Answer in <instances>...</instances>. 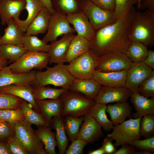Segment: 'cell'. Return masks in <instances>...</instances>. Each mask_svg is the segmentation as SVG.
<instances>
[{
	"label": "cell",
	"instance_id": "1",
	"mask_svg": "<svg viewBox=\"0 0 154 154\" xmlns=\"http://www.w3.org/2000/svg\"><path fill=\"white\" fill-rule=\"evenodd\" d=\"M134 10L96 30L90 50L98 57L110 53H125L131 42L130 34Z\"/></svg>",
	"mask_w": 154,
	"mask_h": 154
},
{
	"label": "cell",
	"instance_id": "2",
	"mask_svg": "<svg viewBox=\"0 0 154 154\" xmlns=\"http://www.w3.org/2000/svg\"><path fill=\"white\" fill-rule=\"evenodd\" d=\"M130 38L147 47L154 45V12L146 10L133 12Z\"/></svg>",
	"mask_w": 154,
	"mask_h": 154
},
{
	"label": "cell",
	"instance_id": "3",
	"mask_svg": "<svg viewBox=\"0 0 154 154\" xmlns=\"http://www.w3.org/2000/svg\"><path fill=\"white\" fill-rule=\"evenodd\" d=\"M74 78L68 71L67 65L57 64L48 66L44 71H36L32 85L34 88L52 85L68 90Z\"/></svg>",
	"mask_w": 154,
	"mask_h": 154
},
{
	"label": "cell",
	"instance_id": "4",
	"mask_svg": "<svg viewBox=\"0 0 154 154\" xmlns=\"http://www.w3.org/2000/svg\"><path fill=\"white\" fill-rule=\"evenodd\" d=\"M59 98L63 104L62 116L68 115L84 116L95 103L94 100L87 98L82 94L68 90L64 92Z\"/></svg>",
	"mask_w": 154,
	"mask_h": 154
},
{
	"label": "cell",
	"instance_id": "5",
	"mask_svg": "<svg viewBox=\"0 0 154 154\" xmlns=\"http://www.w3.org/2000/svg\"><path fill=\"white\" fill-rule=\"evenodd\" d=\"M141 118H130L114 125L112 132L107 136L115 141L114 144L116 147L124 144L130 145L133 141L140 139V123Z\"/></svg>",
	"mask_w": 154,
	"mask_h": 154
},
{
	"label": "cell",
	"instance_id": "6",
	"mask_svg": "<svg viewBox=\"0 0 154 154\" xmlns=\"http://www.w3.org/2000/svg\"><path fill=\"white\" fill-rule=\"evenodd\" d=\"M49 59L48 52L27 51L8 66L16 73H27L34 68L41 71L48 67Z\"/></svg>",
	"mask_w": 154,
	"mask_h": 154
},
{
	"label": "cell",
	"instance_id": "7",
	"mask_svg": "<svg viewBox=\"0 0 154 154\" xmlns=\"http://www.w3.org/2000/svg\"><path fill=\"white\" fill-rule=\"evenodd\" d=\"M16 136L26 148L29 154H46L42 142L37 137L31 125L21 119L14 125Z\"/></svg>",
	"mask_w": 154,
	"mask_h": 154
},
{
	"label": "cell",
	"instance_id": "8",
	"mask_svg": "<svg viewBox=\"0 0 154 154\" xmlns=\"http://www.w3.org/2000/svg\"><path fill=\"white\" fill-rule=\"evenodd\" d=\"M98 59L99 57L90 50L72 60L67 65V68L75 78H92Z\"/></svg>",
	"mask_w": 154,
	"mask_h": 154
},
{
	"label": "cell",
	"instance_id": "9",
	"mask_svg": "<svg viewBox=\"0 0 154 154\" xmlns=\"http://www.w3.org/2000/svg\"><path fill=\"white\" fill-rule=\"evenodd\" d=\"M80 8L95 31L113 23L117 19L114 12L103 9L88 0L80 1Z\"/></svg>",
	"mask_w": 154,
	"mask_h": 154
},
{
	"label": "cell",
	"instance_id": "10",
	"mask_svg": "<svg viewBox=\"0 0 154 154\" xmlns=\"http://www.w3.org/2000/svg\"><path fill=\"white\" fill-rule=\"evenodd\" d=\"M75 32L74 28L71 26L66 15L55 11L51 15L47 33L42 40L47 43L56 40L59 36Z\"/></svg>",
	"mask_w": 154,
	"mask_h": 154
},
{
	"label": "cell",
	"instance_id": "11",
	"mask_svg": "<svg viewBox=\"0 0 154 154\" xmlns=\"http://www.w3.org/2000/svg\"><path fill=\"white\" fill-rule=\"evenodd\" d=\"M133 62L124 53H110L99 57L96 70L102 72L128 70Z\"/></svg>",
	"mask_w": 154,
	"mask_h": 154
},
{
	"label": "cell",
	"instance_id": "12",
	"mask_svg": "<svg viewBox=\"0 0 154 154\" xmlns=\"http://www.w3.org/2000/svg\"><path fill=\"white\" fill-rule=\"evenodd\" d=\"M153 71L143 62L133 63L127 70L125 87L132 92L139 93V86L151 75Z\"/></svg>",
	"mask_w": 154,
	"mask_h": 154
},
{
	"label": "cell",
	"instance_id": "13",
	"mask_svg": "<svg viewBox=\"0 0 154 154\" xmlns=\"http://www.w3.org/2000/svg\"><path fill=\"white\" fill-rule=\"evenodd\" d=\"M132 93L125 87L113 88L102 86L94 99L96 103L106 105L111 103L126 102Z\"/></svg>",
	"mask_w": 154,
	"mask_h": 154
},
{
	"label": "cell",
	"instance_id": "14",
	"mask_svg": "<svg viewBox=\"0 0 154 154\" xmlns=\"http://www.w3.org/2000/svg\"><path fill=\"white\" fill-rule=\"evenodd\" d=\"M36 71L16 73L13 72L7 66L0 71V87L11 84L31 85L35 79Z\"/></svg>",
	"mask_w": 154,
	"mask_h": 154
},
{
	"label": "cell",
	"instance_id": "15",
	"mask_svg": "<svg viewBox=\"0 0 154 154\" xmlns=\"http://www.w3.org/2000/svg\"><path fill=\"white\" fill-rule=\"evenodd\" d=\"M75 35L74 33L65 35L59 40L51 42L48 52L50 58L49 64H64L66 62L69 46Z\"/></svg>",
	"mask_w": 154,
	"mask_h": 154
},
{
	"label": "cell",
	"instance_id": "16",
	"mask_svg": "<svg viewBox=\"0 0 154 154\" xmlns=\"http://www.w3.org/2000/svg\"><path fill=\"white\" fill-rule=\"evenodd\" d=\"M84 117V122L80 127L78 139L93 144L104 136L102 128L89 115L86 114Z\"/></svg>",
	"mask_w": 154,
	"mask_h": 154
},
{
	"label": "cell",
	"instance_id": "17",
	"mask_svg": "<svg viewBox=\"0 0 154 154\" xmlns=\"http://www.w3.org/2000/svg\"><path fill=\"white\" fill-rule=\"evenodd\" d=\"M66 16L69 23L73 26L77 35L92 42L95 30L84 13L81 11Z\"/></svg>",
	"mask_w": 154,
	"mask_h": 154
},
{
	"label": "cell",
	"instance_id": "18",
	"mask_svg": "<svg viewBox=\"0 0 154 154\" xmlns=\"http://www.w3.org/2000/svg\"><path fill=\"white\" fill-rule=\"evenodd\" d=\"M26 3L25 0H0L1 24H7L12 19H20L19 16L25 9Z\"/></svg>",
	"mask_w": 154,
	"mask_h": 154
},
{
	"label": "cell",
	"instance_id": "19",
	"mask_svg": "<svg viewBox=\"0 0 154 154\" xmlns=\"http://www.w3.org/2000/svg\"><path fill=\"white\" fill-rule=\"evenodd\" d=\"M34 91V88L31 85L11 84L0 87V93L11 94L19 97L28 102L35 111L41 114L35 98Z\"/></svg>",
	"mask_w": 154,
	"mask_h": 154
},
{
	"label": "cell",
	"instance_id": "20",
	"mask_svg": "<svg viewBox=\"0 0 154 154\" xmlns=\"http://www.w3.org/2000/svg\"><path fill=\"white\" fill-rule=\"evenodd\" d=\"M127 70L118 72H102L96 70L92 78L102 86L113 88L125 87Z\"/></svg>",
	"mask_w": 154,
	"mask_h": 154
},
{
	"label": "cell",
	"instance_id": "21",
	"mask_svg": "<svg viewBox=\"0 0 154 154\" xmlns=\"http://www.w3.org/2000/svg\"><path fill=\"white\" fill-rule=\"evenodd\" d=\"M36 101L46 125L50 127L52 118L62 115L63 109L62 102L60 98Z\"/></svg>",
	"mask_w": 154,
	"mask_h": 154
},
{
	"label": "cell",
	"instance_id": "22",
	"mask_svg": "<svg viewBox=\"0 0 154 154\" xmlns=\"http://www.w3.org/2000/svg\"><path fill=\"white\" fill-rule=\"evenodd\" d=\"M101 86L92 78L85 79L75 78L68 90L80 93L87 98L94 100Z\"/></svg>",
	"mask_w": 154,
	"mask_h": 154
},
{
	"label": "cell",
	"instance_id": "23",
	"mask_svg": "<svg viewBox=\"0 0 154 154\" xmlns=\"http://www.w3.org/2000/svg\"><path fill=\"white\" fill-rule=\"evenodd\" d=\"M130 100L136 112L134 118L148 114H154V98H147L135 92H132Z\"/></svg>",
	"mask_w": 154,
	"mask_h": 154
},
{
	"label": "cell",
	"instance_id": "24",
	"mask_svg": "<svg viewBox=\"0 0 154 154\" xmlns=\"http://www.w3.org/2000/svg\"><path fill=\"white\" fill-rule=\"evenodd\" d=\"M91 42L77 35L72 40L66 57V62L68 64L72 60L90 50Z\"/></svg>",
	"mask_w": 154,
	"mask_h": 154
},
{
	"label": "cell",
	"instance_id": "25",
	"mask_svg": "<svg viewBox=\"0 0 154 154\" xmlns=\"http://www.w3.org/2000/svg\"><path fill=\"white\" fill-rule=\"evenodd\" d=\"M52 14L46 8L41 10L29 25L24 35H36L46 33Z\"/></svg>",
	"mask_w": 154,
	"mask_h": 154
},
{
	"label": "cell",
	"instance_id": "26",
	"mask_svg": "<svg viewBox=\"0 0 154 154\" xmlns=\"http://www.w3.org/2000/svg\"><path fill=\"white\" fill-rule=\"evenodd\" d=\"M132 107L126 102H117L107 106L106 112L110 117L114 125L119 124L131 116Z\"/></svg>",
	"mask_w": 154,
	"mask_h": 154
},
{
	"label": "cell",
	"instance_id": "27",
	"mask_svg": "<svg viewBox=\"0 0 154 154\" xmlns=\"http://www.w3.org/2000/svg\"><path fill=\"white\" fill-rule=\"evenodd\" d=\"M25 9L27 11L28 15L25 20L20 19L14 21L20 30L25 33L29 25L37 15L40 12L46 8L40 0H25Z\"/></svg>",
	"mask_w": 154,
	"mask_h": 154
},
{
	"label": "cell",
	"instance_id": "28",
	"mask_svg": "<svg viewBox=\"0 0 154 154\" xmlns=\"http://www.w3.org/2000/svg\"><path fill=\"white\" fill-rule=\"evenodd\" d=\"M7 25L4 34L0 38V45L10 44L22 46L21 40L24 33L20 30L13 19Z\"/></svg>",
	"mask_w": 154,
	"mask_h": 154
},
{
	"label": "cell",
	"instance_id": "29",
	"mask_svg": "<svg viewBox=\"0 0 154 154\" xmlns=\"http://www.w3.org/2000/svg\"><path fill=\"white\" fill-rule=\"evenodd\" d=\"M38 127V129L35 130V134L43 144L47 154H56L55 148L57 144L55 133L52 132L50 127L47 126Z\"/></svg>",
	"mask_w": 154,
	"mask_h": 154
},
{
	"label": "cell",
	"instance_id": "30",
	"mask_svg": "<svg viewBox=\"0 0 154 154\" xmlns=\"http://www.w3.org/2000/svg\"><path fill=\"white\" fill-rule=\"evenodd\" d=\"M62 116L60 115L53 117L52 122L55 130V137L60 154H65L69 140L66 134Z\"/></svg>",
	"mask_w": 154,
	"mask_h": 154
},
{
	"label": "cell",
	"instance_id": "31",
	"mask_svg": "<svg viewBox=\"0 0 154 154\" xmlns=\"http://www.w3.org/2000/svg\"><path fill=\"white\" fill-rule=\"evenodd\" d=\"M106 104L95 103L87 114L93 117L105 131L112 130L114 125L108 117Z\"/></svg>",
	"mask_w": 154,
	"mask_h": 154
},
{
	"label": "cell",
	"instance_id": "32",
	"mask_svg": "<svg viewBox=\"0 0 154 154\" xmlns=\"http://www.w3.org/2000/svg\"><path fill=\"white\" fill-rule=\"evenodd\" d=\"M19 108L21 110L25 119L30 124L38 127L47 126L42 114L35 111L30 104L22 99L20 102Z\"/></svg>",
	"mask_w": 154,
	"mask_h": 154
},
{
	"label": "cell",
	"instance_id": "33",
	"mask_svg": "<svg viewBox=\"0 0 154 154\" xmlns=\"http://www.w3.org/2000/svg\"><path fill=\"white\" fill-rule=\"evenodd\" d=\"M63 119L66 132L71 142L77 139L80 127L84 120V116L66 115Z\"/></svg>",
	"mask_w": 154,
	"mask_h": 154
},
{
	"label": "cell",
	"instance_id": "34",
	"mask_svg": "<svg viewBox=\"0 0 154 154\" xmlns=\"http://www.w3.org/2000/svg\"><path fill=\"white\" fill-rule=\"evenodd\" d=\"M22 46L27 51L48 52L50 44L39 39L35 35H23L21 40Z\"/></svg>",
	"mask_w": 154,
	"mask_h": 154
},
{
	"label": "cell",
	"instance_id": "35",
	"mask_svg": "<svg viewBox=\"0 0 154 154\" xmlns=\"http://www.w3.org/2000/svg\"><path fill=\"white\" fill-rule=\"evenodd\" d=\"M149 50L148 47L143 44L132 42L125 54L132 62H143L146 58Z\"/></svg>",
	"mask_w": 154,
	"mask_h": 154
},
{
	"label": "cell",
	"instance_id": "36",
	"mask_svg": "<svg viewBox=\"0 0 154 154\" xmlns=\"http://www.w3.org/2000/svg\"><path fill=\"white\" fill-rule=\"evenodd\" d=\"M51 3L55 11L66 15L81 11L80 0H51Z\"/></svg>",
	"mask_w": 154,
	"mask_h": 154
},
{
	"label": "cell",
	"instance_id": "37",
	"mask_svg": "<svg viewBox=\"0 0 154 154\" xmlns=\"http://www.w3.org/2000/svg\"><path fill=\"white\" fill-rule=\"evenodd\" d=\"M27 52L23 47L7 44L0 45V58L13 62Z\"/></svg>",
	"mask_w": 154,
	"mask_h": 154
},
{
	"label": "cell",
	"instance_id": "38",
	"mask_svg": "<svg viewBox=\"0 0 154 154\" xmlns=\"http://www.w3.org/2000/svg\"><path fill=\"white\" fill-rule=\"evenodd\" d=\"M34 88V96L36 101L58 98L66 90L62 88H53L48 85Z\"/></svg>",
	"mask_w": 154,
	"mask_h": 154
},
{
	"label": "cell",
	"instance_id": "39",
	"mask_svg": "<svg viewBox=\"0 0 154 154\" xmlns=\"http://www.w3.org/2000/svg\"><path fill=\"white\" fill-rule=\"evenodd\" d=\"M138 0H115V16L118 19L134 9L133 6L137 4Z\"/></svg>",
	"mask_w": 154,
	"mask_h": 154
},
{
	"label": "cell",
	"instance_id": "40",
	"mask_svg": "<svg viewBox=\"0 0 154 154\" xmlns=\"http://www.w3.org/2000/svg\"><path fill=\"white\" fill-rule=\"evenodd\" d=\"M154 114H148L141 119L140 132L141 136L146 138L154 135Z\"/></svg>",
	"mask_w": 154,
	"mask_h": 154
},
{
	"label": "cell",
	"instance_id": "41",
	"mask_svg": "<svg viewBox=\"0 0 154 154\" xmlns=\"http://www.w3.org/2000/svg\"><path fill=\"white\" fill-rule=\"evenodd\" d=\"M22 99L11 94L0 93V109H18Z\"/></svg>",
	"mask_w": 154,
	"mask_h": 154
},
{
	"label": "cell",
	"instance_id": "42",
	"mask_svg": "<svg viewBox=\"0 0 154 154\" xmlns=\"http://www.w3.org/2000/svg\"><path fill=\"white\" fill-rule=\"evenodd\" d=\"M23 118H24L23 115L19 108L16 109H0V119L4 121L15 124Z\"/></svg>",
	"mask_w": 154,
	"mask_h": 154
},
{
	"label": "cell",
	"instance_id": "43",
	"mask_svg": "<svg viewBox=\"0 0 154 154\" xmlns=\"http://www.w3.org/2000/svg\"><path fill=\"white\" fill-rule=\"evenodd\" d=\"M139 93L147 98H154V70L139 86Z\"/></svg>",
	"mask_w": 154,
	"mask_h": 154
},
{
	"label": "cell",
	"instance_id": "44",
	"mask_svg": "<svg viewBox=\"0 0 154 154\" xmlns=\"http://www.w3.org/2000/svg\"><path fill=\"white\" fill-rule=\"evenodd\" d=\"M12 154H29L26 148L16 135L7 141Z\"/></svg>",
	"mask_w": 154,
	"mask_h": 154
},
{
	"label": "cell",
	"instance_id": "45",
	"mask_svg": "<svg viewBox=\"0 0 154 154\" xmlns=\"http://www.w3.org/2000/svg\"><path fill=\"white\" fill-rule=\"evenodd\" d=\"M15 124L3 121L0 123V141H7L15 135Z\"/></svg>",
	"mask_w": 154,
	"mask_h": 154
},
{
	"label": "cell",
	"instance_id": "46",
	"mask_svg": "<svg viewBox=\"0 0 154 154\" xmlns=\"http://www.w3.org/2000/svg\"><path fill=\"white\" fill-rule=\"evenodd\" d=\"M131 145L142 150H145L152 153L154 152V135L143 140L137 139L133 141Z\"/></svg>",
	"mask_w": 154,
	"mask_h": 154
},
{
	"label": "cell",
	"instance_id": "47",
	"mask_svg": "<svg viewBox=\"0 0 154 154\" xmlns=\"http://www.w3.org/2000/svg\"><path fill=\"white\" fill-rule=\"evenodd\" d=\"M88 143L82 140L76 139L71 141V143L66 149L65 154H82L85 146Z\"/></svg>",
	"mask_w": 154,
	"mask_h": 154
},
{
	"label": "cell",
	"instance_id": "48",
	"mask_svg": "<svg viewBox=\"0 0 154 154\" xmlns=\"http://www.w3.org/2000/svg\"><path fill=\"white\" fill-rule=\"evenodd\" d=\"M100 7L105 10L114 12L115 0H88Z\"/></svg>",
	"mask_w": 154,
	"mask_h": 154
},
{
	"label": "cell",
	"instance_id": "49",
	"mask_svg": "<svg viewBox=\"0 0 154 154\" xmlns=\"http://www.w3.org/2000/svg\"><path fill=\"white\" fill-rule=\"evenodd\" d=\"M113 140L112 138L107 136L104 139L102 147L105 154H114L117 151L116 147L113 143Z\"/></svg>",
	"mask_w": 154,
	"mask_h": 154
},
{
	"label": "cell",
	"instance_id": "50",
	"mask_svg": "<svg viewBox=\"0 0 154 154\" xmlns=\"http://www.w3.org/2000/svg\"><path fill=\"white\" fill-rule=\"evenodd\" d=\"M121 145V147L114 154H133L137 151L135 147L131 145L124 144Z\"/></svg>",
	"mask_w": 154,
	"mask_h": 154
},
{
	"label": "cell",
	"instance_id": "51",
	"mask_svg": "<svg viewBox=\"0 0 154 154\" xmlns=\"http://www.w3.org/2000/svg\"><path fill=\"white\" fill-rule=\"evenodd\" d=\"M149 10L154 12V0H141L140 9Z\"/></svg>",
	"mask_w": 154,
	"mask_h": 154
},
{
	"label": "cell",
	"instance_id": "52",
	"mask_svg": "<svg viewBox=\"0 0 154 154\" xmlns=\"http://www.w3.org/2000/svg\"><path fill=\"white\" fill-rule=\"evenodd\" d=\"M143 62L153 70L154 69V51L151 49L149 50L147 56Z\"/></svg>",
	"mask_w": 154,
	"mask_h": 154
},
{
	"label": "cell",
	"instance_id": "53",
	"mask_svg": "<svg viewBox=\"0 0 154 154\" xmlns=\"http://www.w3.org/2000/svg\"><path fill=\"white\" fill-rule=\"evenodd\" d=\"M0 154H12L7 141H0Z\"/></svg>",
	"mask_w": 154,
	"mask_h": 154
},
{
	"label": "cell",
	"instance_id": "54",
	"mask_svg": "<svg viewBox=\"0 0 154 154\" xmlns=\"http://www.w3.org/2000/svg\"><path fill=\"white\" fill-rule=\"evenodd\" d=\"M45 7L51 13L53 14L55 11L51 3V0H40Z\"/></svg>",
	"mask_w": 154,
	"mask_h": 154
},
{
	"label": "cell",
	"instance_id": "55",
	"mask_svg": "<svg viewBox=\"0 0 154 154\" xmlns=\"http://www.w3.org/2000/svg\"><path fill=\"white\" fill-rule=\"evenodd\" d=\"M88 154H105L104 150L101 146L98 149L94 150H90L87 153Z\"/></svg>",
	"mask_w": 154,
	"mask_h": 154
},
{
	"label": "cell",
	"instance_id": "56",
	"mask_svg": "<svg viewBox=\"0 0 154 154\" xmlns=\"http://www.w3.org/2000/svg\"><path fill=\"white\" fill-rule=\"evenodd\" d=\"M8 63L7 60L0 58V71L3 68L7 66Z\"/></svg>",
	"mask_w": 154,
	"mask_h": 154
},
{
	"label": "cell",
	"instance_id": "57",
	"mask_svg": "<svg viewBox=\"0 0 154 154\" xmlns=\"http://www.w3.org/2000/svg\"><path fill=\"white\" fill-rule=\"evenodd\" d=\"M153 153L145 150H142L136 151L134 154H153Z\"/></svg>",
	"mask_w": 154,
	"mask_h": 154
},
{
	"label": "cell",
	"instance_id": "58",
	"mask_svg": "<svg viewBox=\"0 0 154 154\" xmlns=\"http://www.w3.org/2000/svg\"><path fill=\"white\" fill-rule=\"evenodd\" d=\"M141 0H138V3L137 5V8L139 9H140V5Z\"/></svg>",
	"mask_w": 154,
	"mask_h": 154
},
{
	"label": "cell",
	"instance_id": "59",
	"mask_svg": "<svg viewBox=\"0 0 154 154\" xmlns=\"http://www.w3.org/2000/svg\"><path fill=\"white\" fill-rule=\"evenodd\" d=\"M3 121H3L2 119H0V123H1V122H3Z\"/></svg>",
	"mask_w": 154,
	"mask_h": 154
},
{
	"label": "cell",
	"instance_id": "60",
	"mask_svg": "<svg viewBox=\"0 0 154 154\" xmlns=\"http://www.w3.org/2000/svg\"><path fill=\"white\" fill-rule=\"evenodd\" d=\"M82 0H80V1H82Z\"/></svg>",
	"mask_w": 154,
	"mask_h": 154
},
{
	"label": "cell",
	"instance_id": "61",
	"mask_svg": "<svg viewBox=\"0 0 154 154\" xmlns=\"http://www.w3.org/2000/svg\"><path fill=\"white\" fill-rule=\"evenodd\" d=\"M1 37V36H0V38Z\"/></svg>",
	"mask_w": 154,
	"mask_h": 154
}]
</instances>
